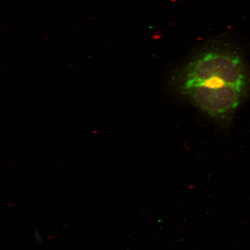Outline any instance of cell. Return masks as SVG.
Instances as JSON below:
<instances>
[{"instance_id":"obj_2","label":"cell","mask_w":250,"mask_h":250,"mask_svg":"<svg viewBox=\"0 0 250 250\" xmlns=\"http://www.w3.org/2000/svg\"><path fill=\"white\" fill-rule=\"evenodd\" d=\"M174 90L212 120L223 126L232 120L243 97L245 96L241 90L230 85L211 87L191 85Z\"/></svg>"},{"instance_id":"obj_1","label":"cell","mask_w":250,"mask_h":250,"mask_svg":"<svg viewBox=\"0 0 250 250\" xmlns=\"http://www.w3.org/2000/svg\"><path fill=\"white\" fill-rule=\"evenodd\" d=\"M173 90L190 85L211 87L230 85L245 94L250 88V77L242 53L223 41L200 48L170 75Z\"/></svg>"}]
</instances>
